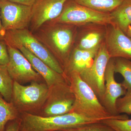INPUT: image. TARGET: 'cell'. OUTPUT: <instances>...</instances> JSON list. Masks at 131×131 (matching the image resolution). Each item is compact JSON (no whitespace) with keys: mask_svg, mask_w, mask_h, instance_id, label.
<instances>
[{"mask_svg":"<svg viewBox=\"0 0 131 131\" xmlns=\"http://www.w3.org/2000/svg\"><path fill=\"white\" fill-rule=\"evenodd\" d=\"M102 122L115 131H131V119H107L103 120Z\"/></svg>","mask_w":131,"mask_h":131,"instance_id":"cell-23","label":"cell"},{"mask_svg":"<svg viewBox=\"0 0 131 131\" xmlns=\"http://www.w3.org/2000/svg\"><path fill=\"white\" fill-rule=\"evenodd\" d=\"M50 21L77 27L91 23L105 25L113 24L110 13L96 12L78 4L74 0H68L60 15Z\"/></svg>","mask_w":131,"mask_h":131,"instance_id":"cell-6","label":"cell"},{"mask_svg":"<svg viewBox=\"0 0 131 131\" xmlns=\"http://www.w3.org/2000/svg\"><path fill=\"white\" fill-rule=\"evenodd\" d=\"M105 43L111 58L131 59V38L117 26H107Z\"/></svg>","mask_w":131,"mask_h":131,"instance_id":"cell-12","label":"cell"},{"mask_svg":"<svg viewBox=\"0 0 131 131\" xmlns=\"http://www.w3.org/2000/svg\"><path fill=\"white\" fill-rule=\"evenodd\" d=\"M77 29L78 27L73 25L49 21L33 33L63 69L74 48Z\"/></svg>","mask_w":131,"mask_h":131,"instance_id":"cell-1","label":"cell"},{"mask_svg":"<svg viewBox=\"0 0 131 131\" xmlns=\"http://www.w3.org/2000/svg\"><path fill=\"white\" fill-rule=\"evenodd\" d=\"M17 49L28 59L32 68L42 77L49 88L58 83L68 81L64 75L55 71L25 48L20 46Z\"/></svg>","mask_w":131,"mask_h":131,"instance_id":"cell-16","label":"cell"},{"mask_svg":"<svg viewBox=\"0 0 131 131\" xmlns=\"http://www.w3.org/2000/svg\"><path fill=\"white\" fill-rule=\"evenodd\" d=\"M7 46L9 61L7 68L14 81L22 84L30 82H39L43 80L19 49Z\"/></svg>","mask_w":131,"mask_h":131,"instance_id":"cell-10","label":"cell"},{"mask_svg":"<svg viewBox=\"0 0 131 131\" xmlns=\"http://www.w3.org/2000/svg\"><path fill=\"white\" fill-rule=\"evenodd\" d=\"M76 2L96 12L110 13L124 0H74Z\"/></svg>","mask_w":131,"mask_h":131,"instance_id":"cell-19","label":"cell"},{"mask_svg":"<svg viewBox=\"0 0 131 131\" xmlns=\"http://www.w3.org/2000/svg\"><path fill=\"white\" fill-rule=\"evenodd\" d=\"M6 31L3 26L0 15V40H5Z\"/></svg>","mask_w":131,"mask_h":131,"instance_id":"cell-28","label":"cell"},{"mask_svg":"<svg viewBox=\"0 0 131 131\" xmlns=\"http://www.w3.org/2000/svg\"><path fill=\"white\" fill-rule=\"evenodd\" d=\"M113 58L109 60L105 73V93L102 104L110 114L113 115H119L116 110V103L117 99L124 95L127 91L122 83L115 81L114 77Z\"/></svg>","mask_w":131,"mask_h":131,"instance_id":"cell-14","label":"cell"},{"mask_svg":"<svg viewBox=\"0 0 131 131\" xmlns=\"http://www.w3.org/2000/svg\"><path fill=\"white\" fill-rule=\"evenodd\" d=\"M13 83L7 66L0 64V94L8 102L12 100Z\"/></svg>","mask_w":131,"mask_h":131,"instance_id":"cell-21","label":"cell"},{"mask_svg":"<svg viewBox=\"0 0 131 131\" xmlns=\"http://www.w3.org/2000/svg\"><path fill=\"white\" fill-rule=\"evenodd\" d=\"M9 61L7 45L4 40H0V64L7 66Z\"/></svg>","mask_w":131,"mask_h":131,"instance_id":"cell-25","label":"cell"},{"mask_svg":"<svg viewBox=\"0 0 131 131\" xmlns=\"http://www.w3.org/2000/svg\"><path fill=\"white\" fill-rule=\"evenodd\" d=\"M126 35H128L129 37L131 38V25L128 28Z\"/></svg>","mask_w":131,"mask_h":131,"instance_id":"cell-29","label":"cell"},{"mask_svg":"<svg viewBox=\"0 0 131 131\" xmlns=\"http://www.w3.org/2000/svg\"><path fill=\"white\" fill-rule=\"evenodd\" d=\"M107 26L91 23L78 27L74 47L88 50L100 47L105 42Z\"/></svg>","mask_w":131,"mask_h":131,"instance_id":"cell-13","label":"cell"},{"mask_svg":"<svg viewBox=\"0 0 131 131\" xmlns=\"http://www.w3.org/2000/svg\"><path fill=\"white\" fill-rule=\"evenodd\" d=\"M74 101L69 81L58 83L49 88L47 100L36 115L48 117L66 114L72 111Z\"/></svg>","mask_w":131,"mask_h":131,"instance_id":"cell-7","label":"cell"},{"mask_svg":"<svg viewBox=\"0 0 131 131\" xmlns=\"http://www.w3.org/2000/svg\"><path fill=\"white\" fill-rule=\"evenodd\" d=\"M12 2L26 6H32L36 0H7Z\"/></svg>","mask_w":131,"mask_h":131,"instance_id":"cell-27","label":"cell"},{"mask_svg":"<svg viewBox=\"0 0 131 131\" xmlns=\"http://www.w3.org/2000/svg\"><path fill=\"white\" fill-rule=\"evenodd\" d=\"M111 58L104 42L101 45L90 67L80 75L93 90L101 104L105 93V73Z\"/></svg>","mask_w":131,"mask_h":131,"instance_id":"cell-8","label":"cell"},{"mask_svg":"<svg viewBox=\"0 0 131 131\" xmlns=\"http://www.w3.org/2000/svg\"><path fill=\"white\" fill-rule=\"evenodd\" d=\"M19 131H60L91 123L101 122L73 112L52 117L21 113Z\"/></svg>","mask_w":131,"mask_h":131,"instance_id":"cell-3","label":"cell"},{"mask_svg":"<svg viewBox=\"0 0 131 131\" xmlns=\"http://www.w3.org/2000/svg\"><path fill=\"white\" fill-rule=\"evenodd\" d=\"M60 131H115L102 121Z\"/></svg>","mask_w":131,"mask_h":131,"instance_id":"cell-24","label":"cell"},{"mask_svg":"<svg viewBox=\"0 0 131 131\" xmlns=\"http://www.w3.org/2000/svg\"><path fill=\"white\" fill-rule=\"evenodd\" d=\"M114 71L122 75L124 81L122 84L126 90L131 89V61L126 59L113 58Z\"/></svg>","mask_w":131,"mask_h":131,"instance_id":"cell-20","label":"cell"},{"mask_svg":"<svg viewBox=\"0 0 131 131\" xmlns=\"http://www.w3.org/2000/svg\"><path fill=\"white\" fill-rule=\"evenodd\" d=\"M20 115L13 103L7 101L0 94V131H5L8 123L19 118Z\"/></svg>","mask_w":131,"mask_h":131,"instance_id":"cell-18","label":"cell"},{"mask_svg":"<svg viewBox=\"0 0 131 131\" xmlns=\"http://www.w3.org/2000/svg\"><path fill=\"white\" fill-rule=\"evenodd\" d=\"M68 0H36L32 6L30 26L32 33L43 24L54 20L61 14Z\"/></svg>","mask_w":131,"mask_h":131,"instance_id":"cell-11","label":"cell"},{"mask_svg":"<svg viewBox=\"0 0 131 131\" xmlns=\"http://www.w3.org/2000/svg\"><path fill=\"white\" fill-rule=\"evenodd\" d=\"M4 40L7 45L16 49L24 47L55 71L63 74V69L56 59L28 28L6 31Z\"/></svg>","mask_w":131,"mask_h":131,"instance_id":"cell-5","label":"cell"},{"mask_svg":"<svg viewBox=\"0 0 131 131\" xmlns=\"http://www.w3.org/2000/svg\"><path fill=\"white\" fill-rule=\"evenodd\" d=\"M0 15L6 31L28 28L30 24L32 6L0 0Z\"/></svg>","mask_w":131,"mask_h":131,"instance_id":"cell-9","label":"cell"},{"mask_svg":"<svg viewBox=\"0 0 131 131\" xmlns=\"http://www.w3.org/2000/svg\"><path fill=\"white\" fill-rule=\"evenodd\" d=\"M100 47L85 50L74 47L63 69V74L65 77L73 73L80 75L90 67Z\"/></svg>","mask_w":131,"mask_h":131,"instance_id":"cell-15","label":"cell"},{"mask_svg":"<svg viewBox=\"0 0 131 131\" xmlns=\"http://www.w3.org/2000/svg\"><path fill=\"white\" fill-rule=\"evenodd\" d=\"M66 78L75 96L74 103L71 112L99 121L107 119H129L126 114L113 115L108 112L93 90L82 80L79 74L72 73Z\"/></svg>","mask_w":131,"mask_h":131,"instance_id":"cell-2","label":"cell"},{"mask_svg":"<svg viewBox=\"0 0 131 131\" xmlns=\"http://www.w3.org/2000/svg\"><path fill=\"white\" fill-rule=\"evenodd\" d=\"M49 88L46 83L32 82L27 86L14 81L11 101L20 113L36 114L44 105Z\"/></svg>","mask_w":131,"mask_h":131,"instance_id":"cell-4","label":"cell"},{"mask_svg":"<svg viewBox=\"0 0 131 131\" xmlns=\"http://www.w3.org/2000/svg\"><path fill=\"white\" fill-rule=\"evenodd\" d=\"M110 14L113 24L126 34L131 25V0H124Z\"/></svg>","mask_w":131,"mask_h":131,"instance_id":"cell-17","label":"cell"},{"mask_svg":"<svg viewBox=\"0 0 131 131\" xmlns=\"http://www.w3.org/2000/svg\"><path fill=\"white\" fill-rule=\"evenodd\" d=\"M123 97L117 99L116 107L118 114H131V89L127 90Z\"/></svg>","mask_w":131,"mask_h":131,"instance_id":"cell-22","label":"cell"},{"mask_svg":"<svg viewBox=\"0 0 131 131\" xmlns=\"http://www.w3.org/2000/svg\"><path fill=\"white\" fill-rule=\"evenodd\" d=\"M20 120L18 119L8 122L6 126L5 131H19Z\"/></svg>","mask_w":131,"mask_h":131,"instance_id":"cell-26","label":"cell"}]
</instances>
